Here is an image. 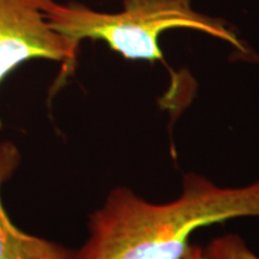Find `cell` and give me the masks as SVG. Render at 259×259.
Instances as JSON below:
<instances>
[{
    "label": "cell",
    "mask_w": 259,
    "mask_h": 259,
    "mask_svg": "<svg viewBox=\"0 0 259 259\" xmlns=\"http://www.w3.org/2000/svg\"><path fill=\"white\" fill-rule=\"evenodd\" d=\"M259 216V181L221 187L185 174L176 200L155 204L127 187H116L89 216V235L73 259H180L202 227Z\"/></svg>",
    "instance_id": "6da1fadb"
},
{
    "label": "cell",
    "mask_w": 259,
    "mask_h": 259,
    "mask_svg": "<svg viewBox=\"0 0 259 259\" xmlns=\"http://www.w3.org/2000/svg\"><path fill=\"white\" fill-rule=\"evenodd\" d=\"M45 15L54 30L77 46L83 40L103 41L127 60H163L160 35L176 28L205 32L244 51L225 22L194 11L191 0H125L118 14L100 12L74 2H54Z\"/></svg>",
    "instance_id": "7a4b0ae2"
},
{
    "label": "cell",
    "mask_w": 259,
    "mask_h": 259,
    "mask_svg": "<svg viewBox=\"0 0 259 259\" xmlns=\"http://www.w3.org/2000/svg\"><path fill=\"white\" fill-rule=\"evenodd\" d=\"M54 2L0 0V85L9 74L31 60L60 63V78H66L74 70L79 46L54 30L45 15Z\"/></svg>",
    "instance_id": "3957f363"
},
{
    "label": "cell",
    "mask_w": 259,
    "mask_h": 259,
    "mask_svg": "<svg viewBox=\"0 0 259 259\" xmlns=\"http://www.w3.org/2000/svg\"><path fill=\"white\" fill-rule=\"evenodd\" d=\"M21 153L10 141L0 142V259H73V251L17 228L3 205V185L14 176Z\"/></svg>",
    "instance_id": "277c9868"
},
{
    "label": "cell",
    "mask_w": 259,
    "mask_h": 259,
    "mask_svg": "<svg viewBox=\"0 0 259 259\" xmlns=\"http://www.w3.org/2000/svg\"><path fill=\"white\" fill-rule=\"evenodd\" d=\"M209 259H259L238 234H226L213 240L205 248Z\"/></svg>",
    "instance_id": "5b68a950"
},
{
    "label": "cell",
    "mask_w": 259,
    "mask_h": 259,
    "mask_svg": "<svg viewBox=\"0 0 259 259\" xmlns=\"http://www.w3.org/2000/svg\"><path fill=\"white\" fill-rule=\"evenodd\" d=\"M180 259H209L208 255L205 254V251L203 250L200 246L191 245L186 253L183 255Z\"/></svg>",
    "instance_id": "8992f818"
}]
</instances>
